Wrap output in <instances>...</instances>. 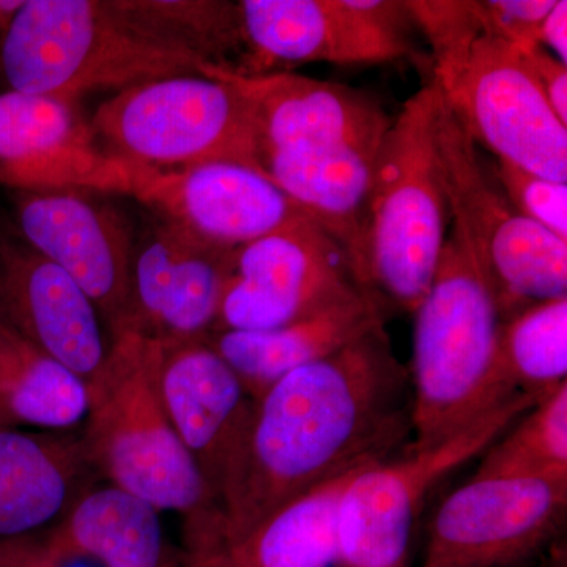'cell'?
<instances>
[{"instance_id": "obj_1", "label": "cell", "mask_w": 567, "mask_h": 567, "mask_svg": "<svg viewBox=\"0 0 567 567\" xmlns=\"http://www.w3.org/2000/svg\"><path fill=\"white\" fill-rule=\"evenodd\" d=\"M412 413L409 369L385 324L282 377L254 399L219 499L221 524L197 555L248 535L298 496L401 453L413 440Z\"/></svg>"}, {"instance_id": "obj_2", "label": "cell", "mask_w": 567, "mask_h": 567, "mask_svg": "<svg viewBox=\"0 0 567 567\" xmlns=\"http://www.w3.org/2000/svg\"><path fill=\"white\" fill-rule=\"evenodd\" d=\"M162 354L163 342L141 331L112 336L106 360L87 382L81 432L100 477L181 514L185 551H193L218 533L221 506L164 409Z\"/></svg>"}, {"instance_id": "obj_3", "label": "cell", "mask_w": 567, "mask_h": 567, "mask_svg": "<svg viewBox=\"0 0 567 567\" xmlns=\"http://www.w3.org/2000/svg\"><path fill=\"white\" fill-rule=\"evenodd\" d=\"M208 65L142 2L29 0L0 44L10 91L73 103L85 93L203 76Z\"/></svg>"}, {"instance_id": "obj_4", "label": "cell", "mask_w": 567, "mask_h": 567, "mask_svg": "<svg viewBox=\"0 0 567 567\" xmlns=\"http://www.w3.org/2000/svg\"><path fill=\"white\" fill-rule=\"evenodd\" d=\"M415 315L412 445L429 447L517 394L499 375L494 295L453 227Z\"/></svg>"}, {"instance_id": "obj_5", "label": "cell", "mask_w": 567, "mask_h": 567, "mask_svg": "<svg viewBox=\"0 0 567 567\" xmlns=\"http://www.w3.org/2000/svg\"><path fill=\"white\" fill-rule=\"evenodd\" d=\"M440 99L432 81L406 100L377 152L361 289L385 315H415L445 245L451 215L436 144Z\"/></svg>"}, {"instance_id": "obj_6", "label": "cell", "mask_w": 567, "mask_h": 567, "mask_svg": "<svg viewBox=\"0 0 567 567\" xmlns=\"http://www.w3.org/2000/svg\"><path fill=\"white\" fill-rule=\"evenodd\" d=\"M436 144L451 227L494 295L502 322L540 301L566 297L567 241L511 205L443 93Z\"/></svg>"}, {"instance_id": "obj_7", "label": "cell", "mask_w": 567, "mask_h": 567, "mask_svg": "<svg viewBox=\"0 0 567 567\" xmlns=\"http://www.w3.org/2000/svg\"><path fill=\"white\" fill-rule=\"evenodd\" d=\"M208 66L203 76L144 82L100 104L89 122L99 144L114 158L155 169L235 163L259 171L251 106Z\"/></svg>"}, {"instance_id": "obj_8", "label": "cell", "mask_w": 567, "mask_h": 567, "mask_svg": "<svg viewBox=\"0 0 567 567\" xmlns=\"http://www.w3.org/2000/svg\"><path fill=\"white\" fill-rule=\"evenodd\" d=\"M539 399L517 393L456 435L358 470L339 496L331 567H413L423 511L435 487L475 461Z\"/></svg>"}, {"instance_id": "obj_9", "label": "cell", "mask_w": 567, "mask_h": 567, "mask_svg": "<svg viewBox=\"0 0 567 567\" xmlns=\"http://www.w3.org/2000/svg\"><path fill=\"white\" fill-rule=\"evenodd\" d=\"M244 61L240 76L328 62L371 65L410 52L415 24L395 0H241L237 2Z\"/></svg>"}, {"instance_id": "obj_10", "label": "cell", "mask_w": 567, "mask_h": 567, "mask_svg": "<svg viewBox=\"0 0 567 567\" xmlns=\"http://www.w3.org/2000/svg\"><path fill=\"white\" fill-rule=\"evenodd\" d=\"M567 480L472 477L440 503L417 567H522L558 543Z\"/></svg>"}, {"instance_id": "obj_11", "label": "cell", "mask_w": 567, "mask_h": 567, "mask_svg": "<svg viewBox=\"0 0 567 567\" xmlns=\"http://www.w3.org/2000/svg\"><path fill=\"white\" fill-rule=\"evenodd\" d=\"M360 293L344 249L319 224L300 219L235 249L212 333L271 330Z\"/></svg>"}, {"instance_id": "obj_12", "label": "cell", "mask_w": 567, "mask_h": 567, "mask_svg": "<svg viewBox=\"0 0 567 567\" xmlns=\"http://www.w3.org/2000/svg\"><path fill=\"white\" fill-rule=\"evenodd\" d=\"M439 87L472 140L496 159L567 183V126L529 78L517 47L481 33L462 69Z\"/></svg>"}, {"instance_id": "obj_13", "label": "cell", "mask_w": 567, "mask_h": 567, "mask_svg": "<svg viewBox=\"0 0 567 567\" xmlns=\"http://www.w3.org/2000/svg\"><path fill=\"white\" fill-rule=\"evenodd\" d=\"M122 194L158 213L164 223L226 249L240 248L309 218L300 205L259 171L235 163L182 169L130 163Z\"/></svg>"}, {"instance_id": "obj_14", "label": "cell", "mask_w": 567, "mask_h": 567, "mask_svg": "<svg viewBox=\"0 0 567 567\" xmlns=\"http://www.w3.org/2000/svg\"><path fill=\"white\" fill-rule=\"evenodd\" d=\"M25 244L89 295L112 336L134 328V254L128 224L107 205L70 192L20 193Z\"/></svg>"}, {"instance_id": "obj_15", "label": "cell", "mask_w": 567, "mask_h": 567, "mask_svg": "<svg viewBox=\"0 0 567 567\" xmlns=\"http://www.w3.org/2000/svg\"><path fill=\"white\" fill-rule=\"evenodd\" d=\"M126 173L128 163L103 151L76 103L0 93V185L20 193L122 194Z\"/></svg>"}, {"instance_id": "obj_16", "label": "cell", "mask_w": 567, "mask_h": 567, "mask_svg": "<svg viewBox=\"0 0 567 567\" xmlns=\"http://www.w3.org/2000/svg\"><path fill=\"white\" fill-rule=\"evenodd\" d=\"M234 85L252 111L260 148H354L377 152L391 125L372 96L290 71L240 76L208 66Z\"/></svg>"}, {"instance_id": "obj_17", "label": "cell", "mask_w": 567, "mask_h": 567, "mask_svg": "<svg viewBox=\"0 0 567 567\" xmlns=\"http://www.w3.org/2000/svg\"><path fill=\"white\" fill-rule=\"evenodd\" d=\"M0 319L85 383L110 352L102 316L80 284L10 238H0Z\"/></svg>"}, {"instance_id": "obj_18", "label": "cell", "mask_w": 567, "mask_h": 567, "mask_svg": "<svg viewBox=\"0 0 567 567\" xmlns=\"http://www.w3.org/2000/svg\"><path fill=\"white\" fill-rule=\"evenodd\" d=\"M158 380L171 423L219 503L254 399L204 339L163 342Z\"/></svg>"}, {"instance_id": "obj_19", "label": "cell", "mask_w": 567, "mask_h": 567, "mask_svg": "<svg viewBox=\"0 0 567 567\" xmlns=\"http://www.w3.org/2000/svg\"><path fill=\"white\" fill-rule=\"evenodd\" d=\"M235 249L207 244L175 224L156 227L134 257V328L163 342L212 333Z\"/></svg>"}, {"instance_id": "obj_20", "label": "cell", "mask_w": 567, "mask_h": 567, "mask_svg": "<svg viewBox=\"0 0 567 567\" xmlns=\"http://www.w3.org/2000/svg\"><path fill=\"white\" fill-rule=\"evenodd\" d=\"M100 481L81 429L0 427V540L52 527Z\"/></svg>"}, {"instance_id": "obj_21", "label": "cell", "mask_w": 567, "mask_h": 567, "mask_svg": "<svg viewBox=\"0 0 567 567\" xmlns=\"http://www.w3.org/2000/svg\"><path fill=\"white\" fill-rule=\"evenodd\" d=\"M377 152L260 148L257 153L259 173L300 205L344 249L360 287Z\"/></svg>"}, {"instance_id": "obj_22", "label": "cell", "mask_w": 567, "mask_h": 567, "mask_svg": "<svg viewBox=\"0 0 567 567\" xmlns=\"http://www.w3.org/2000/svg\"><path fill=\"white\" fill-rule=\"evenodd\" d=\"M385 323L379 303L360 293L298 322L271 330L216 331L204 341L257 399L295 369L322 360Z\"/></svg>"}, {"instance_id": "obj_23", "label": "cell", "mask_w": 567, "mask_h": 567, "mask_svg": "<svg viewBox=\"0 0 567 567\" xmlns=\"http://www.w3.org/2000/svg\"><path fill=\"white\" fill-rule=\"evenodd\" d=\"M162 511L114 484H93L54 524L70 544L102 567H183L164 535Z\"/></svg>"}, {"instance_id": "obj_24", "label": "cell", "mask_w": 567, "mask_h": 567, "mask_svg": "<svg viewBox=\"0 0 567 567\" xmlns=\"http://www.w3.org/2000/svg\"><path fill=\"white\" fill-rule=\"evenodd\" d=\"M357 472L298 496L264 518L248 535L185 558L183 567L333 566L336 506Z\"/></svg>"}, {"instance_id": "obj_25", "label": "cell", "mask_w": 567, "mask_h": 567, "mask_svg": "<svg viewBox=\"0 0 567 567\" xmlns=\"http://www.w3.org/2000/svg\"><path fill=\"white\" fill-rule=\"evenodd\" d=\"M87 412V383L0 319V427L76 431Z\"/></svg>"}, {"instance_id": "obj_26", "label": "cell", "mask_w": 567, "mask_h": 567, "mask_svg": "<svg viewBox=\"0 0 567 567\" xmlns=\"http://www.w3.org/2000/svg\"><path fill=\"white\" fill-rule=\"evenodd\" d=\"M498 369L507 390L537 399L567 383V295L502 322Z\"/></svg>"}, {"instance_id": "obj_27", "label": "cell", "mask_w": 567, "mask_h": 567, "mask_svg": "<svg viewBox=\"0 0 567 567\" xmlns=\"http://www.w3.org/2000/svg\"><path fill=\"white\" fill-rule=\"evenodd\" d=\"M477 458L472 477L567 480V383L540 398Z\"/></svg>"}, {"instance_id": "obj_28", "label": "cell", "mask_w": 567, "mask_h": 567, "mask_svg": "<svg viewBox=\"0 0 567 567\" xmlns=\"http://www.w3.org/2000/svg\"><path fill=\"white\" fill-rule=\"evenodd\" d=\"M406 9L434 51V81L445 85L462 69L473 44L484 32L475 2L417 0L406 2Z\"/></svg>"}, {"instance_id": "obj_29", "label": "cell", "mask_w": 567, "mask_h": 567, "mask_svg": "<svg viewBox=\"0 0 567 567\" xmlns=\"http://www.w3.org/2000/svg\"><path fill=\"white\" fill-rule=\"evenodd\" d=\"M488 173L520 215L567 241V183L529 173L503 159H495Z\"/></svg>"}, {"instance_id": "obj_30", "label": "cell", "mask_w": 567, "mask_h": 567, "mask_svg": "<svg viewBox=\"0 0 567 567\" xmlns=\"http://www.w3.org/2000/svg\"><path fill=\"white\" fill-rule=\"evenodd\" d=\"M557 0H481L475 2L484 32L520 48L540 47L544 20Z\"/></svg>"}, {"instance_id": "obj_31", "label": "cell", "mask_w": 567, "mask_h": 567, "mask_svg": "<svg viewBox=\"0 0 567 567\" xmlns=\"http://www.w3.org/2000/svg\"><path fill=\"white\" fill-rule=\"evenodd\" d=\"M0 567H102L55 529L0 540Z\"/></svg>"}, {"instance_id": "obj_32", "label": "cell", "mask_w": 567, "mask_h": 567, "mask_svg": "<svg viewBox=\"0 0 567 567\" xmlns=\"http://www.w3.org/2000/svg\"><path fill=\"white\" fill-rule=\"evenodd\" d=\"M520 50V48H518ZM522 62L536 87L555 112L558 121L567 126V69L557 58H551L543 47L520 50Z\"/></svg>"}, {"instance_id": "obj_33", "label": "cell", "mask_w": 567, "mask_h": 567, "mask_svg": "<svg viewBox=\"0 0 567 567\" xmlns=\"http://www.w3.org/2000/svg\"><path fill=\"white\" fill-rule=\"evenodd\" d=\"M540 47H548L559 62H567V2L557 0L540 28Z\"/></svg>"}, {"instance_id": "obj_34", "label": "cell", "mask_w": 567, "mask_h": 567, "mask_svg": "<svg viewBox=\"0 0 567 567\" xmlns=\"http://www.w3.org/2000/svg\"><path fill=\"white\" fill-rule=\"evenodd\" d=\"M22 6H24V0H0V32L3 33L10 28Z\"/></svg>"}, {"instance_id": "obj_35", "label": "cell", "mask_w": 567, "mask_h": 567, "mask_svg": "<svg viewBox=\"0 0 567 567\" xmlns=\"http://www.w3.org/2000/svg\"><path fill=\"white\" fill-rule=\"evenodd\" d=\"M550 567H566V548H561V544H559V540L557 544H555L554 547L550 548Z\"/></svg>"}, {"instance_id": "obj_36", "label": "cell", "mask_w": 567, "mask_h": 567, "mask_svg": "<svg viewBox=\"0 0 567 567\" xmlns=\"http://www.w3.org/2000/svg\"><path fill=\"white\" fill-rule=\"evenodd\" d=\"M522 567H528V566H522Z\"/></svg>"}]
</instances>
